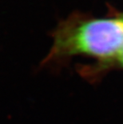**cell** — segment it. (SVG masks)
Masks as SVG:
<instances>
[{"label":"cell","mask_w":123,"mask_h":124,"mask_svg":"<svg viewBox=\"0 0 123 124\" xmlns=\"http://www.w3.org/2000/svg\"><path fill=\"white\" fill-rule=\"evenodd\" d=\"M123 46V17L120 18H70L59 25L46 62L83 54L110 59Z\"/></svg>","instance_id":"obj_1"},{"label":"cell","mask_w":123,"mask_h":124,"mask_svg":"<svg viewBox=\"0 0 123 124\" xmlns=\"http://www.w3.org/2000/svg\"><path fill=\"white\" fill-rule=\"evenodd\" d=\"M117 59H118L119 62H121V64L122 65V67H123V46L121 48V50H120L119 53H118V54H117Z\"/></svg>","instance_id":"obj_2"}]
</instances>
